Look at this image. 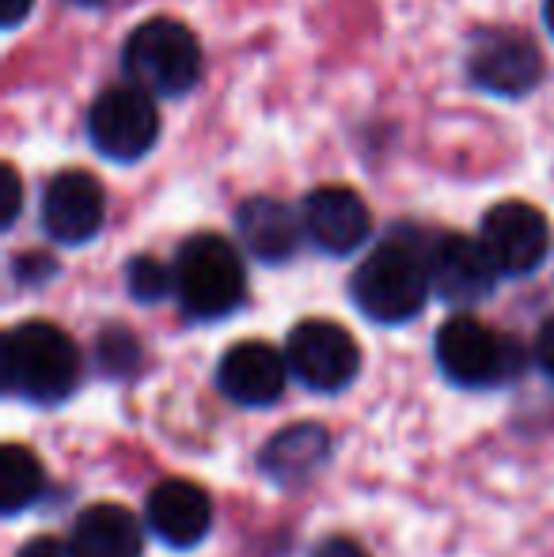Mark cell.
<instances>
[{
	"mask_svg": "<svg viewBox=\"0 0 554 557\" xmlns=\"http://www.w3.org/2000/svg\"><path fill=\"white\" fill-rule=\"evenodd\" d=\"M349 293L372 323H410L426 308V296L433 293L429 250H421L407 235H392L357 265Z\"/></svg>",
	"mask_w": 554,
	"mask_h": 557,
	"instance_id": "1",
	"label": "cell"
},
{
	"mask_svg": "<svg viewBox=\"0 0 554 557\" xmlns=\"http://www.w3.org/2000/svg\"><path fill=\"white\" fill-rule=\"evenodd\" d=\"M81 383V349L53 323H20L4 337V391L35 406L65 403Z\"/></svg>",
	"mask_w": 554,
	"mask_h": 557,
	"instance_id": "2",
	"label": "cell"
},
{
	"mask_svg": "<svg viewBox=\"0 0 554 557\" xmlns=\"http://www.w3.org/2000/svg\"><path fill=\"white\" fill-rule=\"evenodd\" d=\"M175 293L190 319H224L244 304L247 273L239 250L224 235L198 232L175 255Z\"/></svg>",
	"mask_w": 554,
	"mask_h": 557,
	"instance_id": "3",
	"label": "cell"
},
{
	"mask_svg": "<svg viewBox=\"0 0 554 557\" xmlns=\"http://www.w3.org/2000/svg\"><path fill=\"white\" fill-rule=\"evenodd\" d=\"M130 84L148 96H183L201 81V42L186 23L156 15L130 30L122 46Z\"/></svg>",
	"mask_w": 554,
	"mask_h": 557,
	"instance_id": "4",
	"label": "cell"
},
{
	"mask_svg": "<svg viewBox=\"0 0 554 557\" xmlns=\"http://www.w3.org/2000/svg\"><path fill=\"white\" fill-rule=\"evenodd\" d=\"M436 364L456 387H502L520 372V352L505 334L475 315H452L436 331Z\"/></svg>",
	"mask_w": 554,
	"mask_h": 557,
	"instance_id": "5",
	"label": "cell"
},
{
	"mask_svg": "<svg viewBox=\"0 0 554 557\" xmlns=\"http://www.w3.org/2000/svg\"><path fill=\"white\" fill-rule=\"evenodd\" d=\"M88 137L107 160L134 163L160 140V111L156 99L137 84H114L99 91L88 111Z\"/></svg>",
	"mask_w": 554,
	"mask_h": 557,
	"instance_id": "6",
	"label": "cell"
},
{
	"mask_svg": "<svg viewBox=\"0 0 554 557\" xmlns=\"http://www.w3.org/2000/svg\"><path fill=\"white\" fill-rule=\"evenodd\" d=\"M288 372L316 395H338L361 372V349L346 326L331 319H304L285 345Z\"/></svg>",
	"mask_w": 554,
	"mask_h": 557,
	"instance_id": "7",
	"label": "cell"
},
{
	"mask_svg": "<svg viewBox=\"0 0 554 557\" xmlns=\"http://www.w3.org/2000/svg\"><path fill=\"white\" fill-rule=\"evenodd\" d=\"M482 247L494 258V265L513 277L540 270L551 247V224L528 201H497L482 216Z\"/></svg>",
	"mask_w": 554,
	"mask_h": 557,
	"instance_id": "8",
	"label": "cell"
},
{
	"mask_svg": "<svg viewBox=\"0 0 554 557\" xmlns=\"http://www.w3.org/2000/svg\"><path fill=\"white\" fill-rule=\"evenodd\" d=\"M497 273L502 270L487 255L482 239H471V235L444 232L429 247V281L444 304L471 308V304L487 300L497 285Z\"/></svg>",
	"mask_w": 554,
	"mask_h": 557,
	"instance_id": "9",
	"label": "cell"
},
{
	"mask_svg": "<svg viewBox=\"0 0 554 557\" xmlns=\"http://www.w3.org/2000/svg\"><path fill=\"white\" fill-rule=\"evenodd\" d=\"M467 73L482 91L517 99L540 84L543 58L535 42L520 30H487L475 42L471 58H467Z\"/></svg>",
	"mask_w": 554,
	"mask_h": 557,
	"instance_id": "10",
	"label": "cell"
},
{
	"mask_svg": "<svg viewBox=\"0 0 554 557\" xmlns=\"http://www.w3.org/2000/svg\"><path fill=\"white\" fill-rule=\"evenodd\" d=\"M107 221V194L96 175L73 168L50 178L42 194V227L53 243L81 247L96 239Z\"/></svg>",
	"mask_w": 554,
	"mask_h": 557,
	"instance_id": "11",
	"label": "cell"
},
{
	"mask_svg": "<svg viewBox=\"0 0 554 557\" xmlns=\"http://www.w3.org/2000/svg\"><path fill=\"white\" fill-rule=\"evenodd\" d=\"M148 531L171 550H194L213 531V500L198 482L168 478L148 493L145 505Z\"/></svg>",
	"mask_w": 554,
	"mask_h": 557,
	"instance_id": "12",
	"label": "cell"
},
{
	"mask_svg": "<svg viewBox=\"0 0 554 557\" xmlns=\"http://www.w3.org/2000/svg\"><path fill=\"white\" fill-rule=\"evenodd\" d=\"M304 235L327 255H354L372 232L365 198L349 186H316L300 209Z\"/></svg>",
	"mask_w": 554,
	"mask_h": 557,
	"instance_id": "13",
	"label": "cell"
},
{
	"mask_svg": "<svg viewBox=\"0 0 554 557\" xmlns=\"http://www.w3.org/2000/svg\"><path fill=\"white\" fill-rule=\"evenodd\" d=\"M288 360L267 342H239L217 364V387L239 406H270L281 398Z\"/></svg>",
	"mask_w": 554,
	"mask_h": 557,
	"instance_id": "14",
	"label": "cell"
},
{
	"mask_svg": "<svg viewBox=\"0 0 554 557\" xmlns=\"http://www.w3.org/2000/svg\"><path fill=\"white\" fill-rule=\"evenodd\" d=\"M236 227L244 247L259 262H288L300 247V221L274 198H247L236 209Z\"/></svg>",
	"mask_w": 554,
	"mask_h": 557,
	"instance_id": "15",
	"label": "cell"
},
{
	"mask_svg": "<svg viewBox=\"0 0 554 557\" xmlns=\"http://www.w3.org/2000/svg\"><path fill=\"white\" fill-rule=\"evenodd\" d=\"M76 557H140V523L122 505H91L73 523Z\"/></svg>",
	"mask_w": 554,
	"mask_h": 557,
	"instance_id": "16",
	"label": "cell"
},
{
	"mask_svg": "<svg viewBox=\"0 0 554 557\" xmlns=\"http://www.w3.org/2000/svg\"><path fill=\"white\" fill-rule=\"evenodd\" d=\"M46 490V470L35 451L20 444H4L0 451V512L20 516L30 508Z\"/></svg>",
	"mask_w": 554,
	"mask_h": 557,
	"instance_id": "17",
	"label": "cell"
},
{
	"mask_svg": "<svg viewBox=\"0 0 554 557\" xmlns=\"http://www.w3.org/2000/svg\"><path fill=\"white\" fill-rule=\"evenodd\" d=\"M327 455V433L319 425H293L267 447L262 462L278 482H293L304 470H311Z\"/></svg>",
	"mask_w": 554,
	"mask_h": 557,
	"instance_id": "18",
	"label": "cell"
},
{
	"mask_svg": "<svg viewBox=\"0 0 554 557\" xmlns=\"http://www.w3.org/2000/svg\"><path fill=\"white\" fill-rule=\"evenodd\" d=\"M126 285H130V293H134V300L152 304V300H163V296H168V288L175 285V273H171L163 262H156V258L137 255L134 262L126 265Z\"/></svg>",
	"mask_w": 554,
	"mask_h": 557,
	"instance_id": "19",
	"label": "cell"
},
{
	"mask_svg": "<svg viewBox=\"0 0 554 557\" xmlns=\"http://www.w3.org/2000/svg\"><path fill=\"white\" fill-rule=\"evenodd\" d=\"M15 557H76V550H73V543H61V539L42 535V539H30Z\"/></svg>",
	"mask_w": 554,
	"mask_h": 557,
	"instance_id": "20",
	"label": "cell"
},
{
	"mask_svg": "<svg viewBox=\"0 0 554 557\" xmlns=\"http://www.w3.org/2000/svg\"><path fill=\"white\" fill-rule=\"evenodd\" d=\"M535 360H540V368L547 372V380H554V315L540 326V334H535Z\"/></svg>",
	"mask_w": 554,
	"mask_h": 557,
	"instance_id": "21",
	"label": "cell"
},
{
	"mask_svg": "<svg viewBox=\"0 0 554 557\" xmlns=\"http://www.w3.org/2000/svg\"><path fill=\"white\" fill-rule=\"evenodd\" d=\"M311 557H369V554H365L361 546L354 543V539L334 535V539H323V543L311 550Z\"/></svg>",
	"mask_w": 554,
	"mask_h": 557,
	"instance_id": "22",
	"label": "cell"
},
{
	"mask_svg": "<svg viewBox=\"0 0 554 557\" xmlns=\"http://www.w3.org/2000/svg\"><path fill=\"white\" fill-rule=\"evenodd\" d=\"M30 8H35V0H0V23L4 27H20Z\"/></svg>",
	"mask_w": 554,
	"mask_h": 557,
	"instance_id": "23",
	"label": "cell"
},
{
	"mask_svg": "<svg viewBox=\"0 0 554 557\" xmlns=\"http://www.w3.org/2000/svg\"><path fill=\"white\" fill-rule=\"evenodd\" d=\"M4 183H8V209H4V224H12L20 216V178L12 168H4Z\"/></svg>",
	"mask_w": 554,
	"mask_h": 557,
	"instance_id": "24",
	"label": "cell"
},
{
	"mask_svg": "<svg viewBox=\"0 0 554 557\" xmlns=\"http://www.w3.org/2000/svg\"><path fill=\"white\" fill-rule=\"evenodd\" d=\"M543 20H547V30L554 35V0H547V4H543Z\"/></svg>",
	"mask_w": 554,
	"mask_h": 557,
	"instance_id": "25",
	"label": "cell"
},
{
	"mask_svg": "<svg viewBox=\"0 0 554 557\" xmlns=\"http://www.w3.org/2000/svg\"><path fill=\"white\" fill-rule=\"evenodd\" d=\"M73 4H84V8H91V4H107V0H73Z\"/></svg>",
	"mask_w": 554,
	"mask_h": 557,
	"instance_id": "26",
	"label": "cell"
}]
</instances>
